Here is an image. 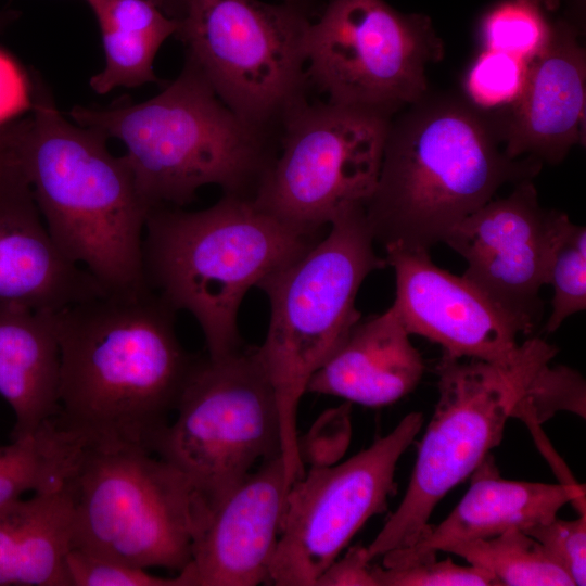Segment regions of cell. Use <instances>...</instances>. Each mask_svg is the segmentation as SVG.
I'll use <instances>...</instances> for the list:
<instances>
[{"label":"cell","instance_id":"obj_8","mask_svg":"<svg viewBox=\"0 0 586 586\" xmlns=\"http://www.w3.org/2000/svg\"><path fill=\"white\" fill-rule=\"evenodd\" d=\"M73 546L179 573L191 559L194 498L187 476L135 446L81 442L63 482Z\"/></svg>","mask_w":586,"mask_h":586},{"label":"cell","instance_id":"obj_31","mask_svg":"<svg viewBox=\"0 0 586 586\" xmlns=\"http://www.w3.org/2000/svg\"><path fill=\"white\" fill-rule=\"evenodd\" d=\"M69 586H182L178 574L166 577L148 569L72 548L66 558Z\"/></svg>","mask_w":586,"mask_h":586},{"label":"cell","instance_id":"obj_4","mask_svg":"<svg viewBox=\"0 0 586 586\" xmlns=\"http://www.w3.org/2000/svg\"><path fill=\"white\" fill-rule=\"evenodd\" d=\"M69 117L124 144L150 211L182 207L209 184L252 199L276 154L268 132L238 117L187 59L177 78L146 101L75 106Z\"/></svg>","mask_w":586,"mask_h":586},{"label":"cell","instance_id":"obj_2","mask_svg":"<svg viewBox=\"0 0 586 586\" xmlns=\"http://www.w3.org/2000/svg\"><path fill=\"white\" fill-rule=\"evenodd\" d=\"M34 84L21 163L50 237L105 293L149 289L142 245L150 208L127 162L110 152L106 137L65 118L41 81Z\"/></svg>","mask_w":586,"mask_h":586},{"label":"cell","instance_id":"obj_22","mask_svg":"<svg viewBox=\"0 0 586 586\" xmlns=\"http://www.w3.org/2000/svg\"><path fill=\"white\" fill-rule=\"evenodd\" d=\"M73 517L62 486L0 509V586H69Z\"/></svg>","mask_w":586,"mask_h":586},{"label":"cell","instance_id":"obj_21","mask_svg":"<svg viewBox=\"0 0 586 586\" xmlns=\"http://www.w3.org/2000/svg\"><path fill=\"white\" fill-rule=\"evenodd\" d=\"M56 313L0 304V395L14 412L12 440L35 434L59 415Z\"/></svg>","mask_w":586,"mask_h":586},{"label":"cell","instance_id":"obj_39","mask_svg":"<svg viewBox=\"0 0 586 586\" xmlns=\"http://www.w3.org/2000/svg\"><path fill=\"white\" fill-rule=\"evenodd\" d=\"M285 2L298 4L307 8V3L309 0H284Z\"/></svg>","mask_w":586,"mask_h":586},{"label":"cell","instance_id":"obj_35","mask_svg":"<svg viewBox=\"0 0 586 586\" xmlns=\"http://www.w3.org/2000/svg\"><path fill=\"white\" fill-rule=\"evenodd\" d=\"M371 562L365 546L351 547L321 573L315 586H378Z\"/></svg>","mask_w":586,"mask_h":586},{"label":"cell","instance_id":"obj_15","mask_svg":"<svg viewBox=\"0 0 586 586\" xmlns=\"http://www.w3.org/2000/svg\"><path fill=\"white\" fill-rule=\"evenodd\" d=\"M290 485L281 455L257 464L213 506L194 510L182 586L268 584Z\"/></svg>","mask_w":586,"mask_h":586},{"label":"cell","instance_id":"obj_14","mask_svg":"<svg viewBox=\"0 0 586 586\" xmlns=\"http://www.w3.org/2000/svg\"><path fill=\"white\" fill-rule=\"evenodd\" d=\"M564 213L540 207L530 179L460 221L444 242L468 266L462 275L531 334L543 316L551 247Z\"/></svg>","mask_w":586,"mask_h":586},{"label":"cell","instance_id":"obj_16","mask_svg":"<svg viewBox=\"0 0 586 586\" xmlns=\"http://www.w3.org/2000/svg\"><path fill=\"white\" fill-rule=\"evenodd\" d=\"M395 271L393 303L409 334L442 346L443 355L492 362L512 359L524 327L464 277L436 266L429 251L387 246Z\"/></svg>","mask_w":586,"mask_h":586},{"label":"cell","instance_id":"obj_24","mask_svg":"<svg viewBox=\"0 0 586 586\" xmlns=\"http://www.w3.org/2000/svg\"><path fill=\"white\" fill-rule=\"evenodd\" d=\"M447 552L488 571L499 585H574L545 548L522 530L513 528L494 537L463 543Z\"/></svg>","mask_w":586,"mask_h":586},{"label":"cell","instance_id":"obj_11","mask_svg":"<svg viewBox=\"0 0 586 586\" xmlns=\"http://www.w3.org/2000/svg\"><path fill=\"white\" fill-rule=\"evenodd\" d=\"M392 112L303 101L281 124L280 148L252 198L296 232L321 238L345 208L371 196Z\"/></svg>","mask_w":586,"mask_h":586},{"label":"cell","instance_id":"obj_33","mask_svg":"<svg viewBox=\"0 0 586 586\" xmlns=\"http://www.w3.org/2000/svg\"><path fill=\"white\" fill-rule=\"evenodd\" d=\"M98 25L143 33L166 40L176 35L179 22L166 15L151 0H85Z\"/></svg>","mask_w":586,"mask_h":586},{"label":"cell","instance_id":"obj_30","mask_svg":"<svg viewBox=\"0 0 586 586\" xmlns=\"http://www.w3.org/2000/svg\"><path fill=\"white\" fill-rule=\"evenodd\" d=\"M378 586H498L496 577L474 565L457 564L451 558L430 557L404 566L373 564Z\"/></svg>","mask_w":586,"mask_h":586},{"label":"cell","instance_id":"obj_26","mask_svg":"<svg viewBox=\"0 0 586 586\" xmlns=\"http://www.w3.org/2000/svg\"><path fill=\"white\" fill-rule=\"evenodd\" d=\"M552 24L533 0H502L480 22V39L486 50L500 51L531 62L548 43Z\"/></svg>","mask_w":586,"mask_h":586},{"label":"cell","instance_id":"obj_18","mask_svg":"<svg viewBox=\"0 0 586 586\" xmlns=\"http://www.w3.org/2000/svg\"><path fill=\"white\" fill-rule=\"evenodd\" d=\"M586 55L575 28L552 24L546 47L528 63L523 91L511 105L500 140L510 158L523 154L561 162L585 137Z\"/></svg>","mask_w":586,"mask_h":586},{"label":"cell","instance_id":"obj_27","mask_svg":"<svg viewBox=\"0 0 586 586\" xmlns=\"http://www.w3.org/2000/svg\"><path fill=\"white\" fill-rule=\"evenodd\" d=\"M105 64L90 78V87L98 94H105L116 87H138L158 81L153 63L165 40L131 30L106 26L99 27Z\"/></svg>","mask_w":586,"mask_h":586},{"label":"cell","instance_id":"obj_13","mask_svg":"<svg viewBox=\"0 0 586 586\" xmlns=\"http://www.w3.org/2000/svg\"><path fill=\"white\" fill-rule=\"evenodd\" d=\"M423 420L410 412L368 448L337 463L313 464L294 481L268 584L315 586L365 523L386 509L397 462Z\"/></svg>","mask_w":586,"mask_h":586},{"label":"cell","instance_id":"obj_37","mask_svg":"<svg viewBox=\"0 0 586 586\" xmlns=\"http://www.w3.org/2000/svg\"><path fill=\"white\" fill-rule=\"evenodd\" d=\"M157 5L166 15L178 22L184 14L187 0H151Z\"/></svg>","mask_w":586,"mask_h":586},{"label":"cell","instance_id":"obj_17","mask_svg":"<svg viewBox=\"0 0 586 586\" xmlns=\"http://www.w3.org/2000/svg\"><path fill=\"white\" fill-rule=\"evenodd\" d=\"M104 293L53 242L20 155L0 173V304L59 311Z\"/></svg>","mask_w":586,"mask_h":586},{"label":"cell","instance_id":"obj_25","mask_svg":"<svg viewBox=\"0 0 586 586\" xmlns=\"http://www.w3.org/2000/svg\"><path fill=\"white\" fill-rule=\"evenodd\" d=\"M545 284L553 289L547 332H555L570 316L586 308V229L566 214L559 225L549 255Z\"/></svg>","mask_w":586,"mask_h":586},{"label":"cell","instance_id":"obj_34","mask_svg":"<svg viewBox=\"0 0 586 586\" xmlns=\"http://www.w3.org/2000/svg\"><path fill=\"white\" fill-rule=\"evenodd\" d=\"M35 84L7 51L0 48V126L31 111Z\"/></svg>","mask_w":586,"mask_h":586},{"label":"cell","instance_id":"obj_32","mask_svg":"<svg viewBox=\"0 0 586 586\" xmlns=\"http://www.w3.org/2000/svg\"><path fill=\"white\" fill-rule=\"evenodd\" d=\"M524 532L545 548L574 585L586 584V513L574 520L556 517Z\"/></svg>","mask_w":586,"mask_h":586},{"label":"cell","instance_id":"obj_23","mask_svg":"<svg viewBox=\"0 0 586 586\" xmlns=\"http://www.w3.org/2000/svg\"><path fill=\"white\" fill-rule=\"evenodd\" d=\"M80 443L53 420L30 436L0 446V509L27 492L62 486Z\"/></svg>","mask_w":586,"mask_h":586},{"label":"cell","instance_id":"obj_12","mask_svg":"<svg viewBox=\"0 0 586 586\" xmlns=\"http://www.w3.org/2000/svg\"><path fill=\"white\" fill-rule=\"evenodd\" d=\"M443 43L422 14L384 0H331L306 42V77L331 103L394 112L421 101Z\"/></svg>","mask_w":586,"mask_h":586},{"label":"cell","instance_id":"obj_20","mask_svg":"<svg viewBox=\"0 0 586 586\" xmlns=\"http://www.w3.org/2000/svg\"><path fill=\"white\" fill-rule=\"evenodd\" d=\"M423 372L422 356L392 305L353 326L311 375L306 393L379 408L411 393Z\"/></svg>","mask_w":586,"mask_h":586},{"label":"cell","instance_id":"obj_1","mask_svg":"<svg viewBox=\"0 0 586 586\" xmlns=\"http://www.w3.org/2000/svg\"><path fill=\"white\" fill-rule=\"evenodd\" d=\"M176 313L151 289L59 310L56 423L86 443L153 454L196 360L177 335Z\"/></svg>","mask_w":586,"mask_h":586},{"label":"cell","instance_id":"obj_5","mask_svg":"<svg viewBox=\"0 0 586 586\" xmlns=\"http://www.w3.org/2000/svg\"><path fill=\"white\" fill-rule=\"evenodd\" d=\"M321 238L296 232L245 196L224 194L193 212L155 207L143 234L145 283L195 319L207 356L219 358L243 347L238 313L247 291Z\"/></svg>","mask_w":586,"mask_h":586},{"label":"cell","instance_id":"obj_29","mask_svg":"<svg viewBox=\"0 0 586 586\" xmlns=\"http://www.w3.org/2000/svg\"><path fill=\"white\" fill-rule=\"evenodd\" d=\"M527 67L528 62L518 56L484 49L464 77L469 101L484 110L513 105L523 91Z\"/></svg>","mask_w":586,"mask_h":586},{"label":"cell","instance_id":"obj_38","mask_svg":"<svg viewBox=\"0 0 586 586\" xmlns=\"http://www.w3.org/2000/svg\"><path fill=\"white\" fill-rule=\"evenodd\" d=\"M546 11H556L559 8L560 0H533Z\"/></svg>","mask_w":586,"mask_h":586},{"label":"cell","instance_id":"obj_6","mask_svg":"<svg viewBox=\"0 0 586 586\" xmlns=\"http://www.w3.org/2000/svg\"><path fill=\"white\" fill-rule=\"evenodd\" d=\"M373 243L365 205L349 206L326 237L256 286L268 297L270 319L255 353L276 395L289 485L305 472L297 410L308 381L360 320L355 304L366 277L387 266Z\"/></svg>","mask_w":586,"mask_h":586},{"label":"cell","instance_id":"obj_40","mask_svg":"<svg viewBox=\"0 0 586 586\" xmlns=\"http://www.w3.org/2000/svg\"><path fill=\"white\" fill-rule=\"evenodd\" d=\"M5 22H7V14L0 12V29L4 26Z\"/></svg>","mask_w":586,"mask_h":586},{"label":"cell","instance_id":"obj_36","mask_svg":"<svg viewBox=\"0 0 586 586\" xmlns=\"http://www.w3.org/2000/svg\"><path fill=\"white\" fill-rule=\"evenodd\" d=\"M29 117L17 118L0 126V173L20 158Z\"/></svg>","mask_w":586,"mask_h":586},{"label":"cell","instance_id":"obj_19","mask_svg":"<svg viewBox=\"0 0 586 586\" xmlns=\"http://www.w3.org/2000/svg\"><path fill=\"white\" fill-rule=\"evenodd\" d=\"M471 475L469 489L447 518L430 524L412 545L384 553L381 565L404 566L463 543L513 528L526 531L556 518L569 502H576L581 514L585 513V489L579 484L506 480L489 455Z\"/></svg>","mask_w":586,"mask_h":586},{"label":"cell","instance_id":"obj_3","mask_svg":"<svg viewBox=\"0 0 586 586\" xmlns=\"http://www.w3.org/2000/svg\"><path fill=\"white\" fill-rule=\"evenodd\" d=\"M485 118L440 100L391 123L377 186L365 204L374 241L429 251L505 183L531 179L540 162L510 158Z\"/></svg>","mask_w":586,"mask_h":586},{"label":"cell","instance_id":"obj_7","mask_svg":"<svg viewBox=\"0 0 586 586\" xmlns=\"http://www.w3.org/2000/svg\"><path fill=\"white\" fill-rule=\"evenodd\" d=\"M557 352L544 340L532 337L505 362L442 356L436 367L438 400L405 495L366 546L371 561L421 537L440 500L500 444L519 402Z\"/></svg>","mask_w":586,"mask_h":586},{"label":"cell","instance_id":"obj_10","mask_svg":"<svg viewBox=\"0 0 586 586\" xmlns=\"http://www.w3.org/2000/svg\"><path fill=\"white\" fill-rule=\"evenodd\" d=\"M306 7L187 0L176 35L217 97L265 132L306 100Z\"/></svg>","mask_w":586,"mask_h":586},{"label":"cell","instance_id":"obj_9","mask_svg":"<svg viewBox=\"0 0 586 586\" xmlns=\"http://www.w3.org/2000/svg\"><path fill=\"white\" fill-rule=\"evenodd\" d=\"M175 413L153 454L187 476L194 509L213 506L262 461L281 455L276 395L255 347L196 358Z\"/></svg>","mask_w":586,"mask_h":586},{"label":"cell","instance_id":"obj_28","mask_svg":"<svg viewBox=\"0 0 586 586\" xmlns=\"http://www.w3.org/2000/svg\"><path fill=\"white\" fill-rule=\"evenodd\" d=\"M585 380L566 366H544L519 402L512 418L523 420L528 428L539 426L558 411L586 416Z\"/></svg>","mask_w":586,"mask_h":586}]
</instances>
